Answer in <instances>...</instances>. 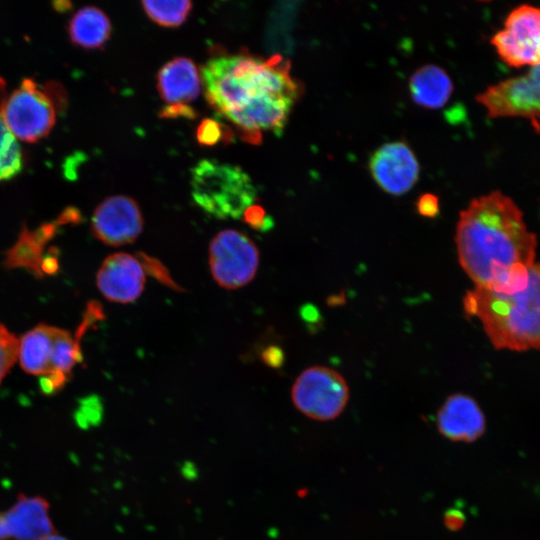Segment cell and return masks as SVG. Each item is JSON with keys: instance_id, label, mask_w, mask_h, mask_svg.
Segmentation results:
<instances>
[{"instance_id": "6da1fadb", "label": "cell", "mask_w": 540, "mask_h": 540, "mask_svg": "<svg viewBox=\"0 0 540 540\" xmlns=\"http://www.w3.org/2000/svg\"><path fill=\"white\" fill-rule=\"evenodd\" d=\"M201 79L210 106L252 143L261 141L262 130H282L303 94L281 55H217L202 67Z\"/></svg>"}, {"instance_id": "7a4b0ae2", "label": "cell", "mask_w": 540, "mask_h": 540, "mask_svg": "<svg viewBox=\"0 0 540 540\" xmlns=\"http://www.w3.org/2000/svg\"><path fill=\"white\" fill-rule=\"evenodd\" d=\"M455 243L459 263L475 287H489L534 264L537 238L516 203L493 191L460 212Z\"/></svg>"}, {"instance_id": "3957f363", "label": "cell", "mask_w": 540, "mask_h": 540, "mask_svg": "<svg viewBox=\"0 0 540 540\" xmlns=\"http://www.w3.org/2000/svg\"><path fill=\"white\" fill-rule=\"evenodd\" d=\"M464 310L480 319L496 349L540 348V263L529 269L525 288L503 294L475 287L464 297Z\"/></svg>"}, {"instance_id": "277c9868", "label": "cell", "mask_w": 540, "mask_h": 540, "mask_svg": "<svg viewBox=\"0 0 540 540\" xmlns=\"http://www.w3.org/2000/svg\"><path fill=\"white\" fill-rule=\"evenodd\" d=\"M89 305L76 337L55 326L39 324L19 340L18 360L22 369L41 377V388L50 393L60 389L80 360V338L94 318Z\"/></svg>"}, {"instance_id": "5b68a950", "label": "cell", "mask_w": 540, "mask_h": 540, "mask_svg": "<svg viewBox=\"0 0 540 540\" xmlns=\"http://www.w3.org/2000/svg\"><path fill=\"white\" fill-rule=\"evenodd\" d=\"M192 196L198 205L219 218H237L253 204L256 189L241 168L202 160L192 170Z\"/></svg>"}, {"instance_id": "8992f818", "label": "cell", "mask_w": 540, "mask_h": 540, "mask_svg": "<svg viewBox=\"0 0 540 540\" xmlns=\"http://www.w3.org/2000/svg\"><path fill=\"white\" fill-rule=\"evenodd\" d=\"M64 93L57 84L40 85L24 79L7 95L4 120L16 139L35 142L45 137L53 128L64 103Z\"/></svg>"}, {"instance_id": "52a82bcc", "label": "cell", "mask_w": 540, "mask_h": 540, "mask_svg": "<svg viewBox=\"0 0 540 540\" xmlns=\"http://www.w3.org/2000/svg\"><path fill=\"white\" fill-rule=\"evenodd\" d=\"M294 406L305 416L328 421L338 417L349 400V387L338 371L325 366L305 369L291 389Z\"/></svg>"}, {"instance_id": "ba28073f", "label": "cell", "mask_w": 540, "mask_h": 540, "mask_svg": "<svg viewBox=\"0 0 540 540\" xmlns=\"http://www.w3.org/2000/svg\"><path fill=\"white\" fill-rule=\"evenodd\" d=\"M208 254L211 275L222 288L238 289L256 275L259 250L248 236L237 230L217 233L209 244Z\"/></svg>"}, {"instance_id": "9c48e42d", "label": "cell", "mask_w": 540, "mask_h": 540, "mask_svg": "<svg viewBox=\"0 0 540 540\" xmlns=\"http://www.w3.org/2000/svg\"><path fill=\"white\" fill-rule=\"evenodd\" d=\"M500 58L509 66L540 63V8L528 4L514 8L503 29L491 39Z\"/></svg>"}, {"instance_id": "30bf717a", "label": "cell", "mask_w": 540, "mask_h": 540, "mask_svg": "<svg viewBox=\"0 0 540 540\" xmlns=\"http://www.w3.org/2000/svg\"><path fill=\"white\" fill-rule=\"evenodd\" d=\"M490 118L523 117L540 133V80L531 73L489 86L477 96Z\"/></svg>"}, {"instance_id": "8fae6325", "label": "cell", "mask_w": 540, "mask_h": 540, "mask_svg": "<svg viewBox=\"0 0 540 540\" xmlns=\"http://www.w3.org/2000/svg\"><path fill=\"white\" fill-rule=\"evenodd\" d=\"M143 225L139 205L125 195L106 198L97 206L91 219L93 235L105 245L114 247L133 243Z\"/></svg>"}, {"instance_id": "7c38bea8", "label": "cell", "mask_w": 540, "mask_h": 540, "mask_svg": "<svg viewBox=\"0 0 540 540\" xmlns=\"http://www.w3.org/2000/svg\"><path fill=\"white\" fill-rule=\"evenodd\" d=\"M55 531L50 503L40 495L18 494L0 511V540H39Z\"/></svg>"}, {"instance_id": "4fadbf2b", "label": "cell", "mask_w": 540, "mask_h": 540, "mask_svg": "<svg viewBox=\"0 0 540 540\" xmlns=\"http://www.w3.org/2000/svg\"><path fill=\"white\" fill-rule=\"evenodd\" d=\"M369 168L374 180L385 192L402 195L416 183L420 167L409 146L403 142H391L374 152Z\"/></svg>"}, {"instance_id": "5bb4252c", "label": "cell", "mask_w": 540, "mask_h": 540, "mask_svg": "<svg viewBox=\"0 0 540 540\" xmlns=\"http://www.w3.org/2000/svg\"><path fill=\"white\" fill-rule=\"evenodd\" d=\"M96 284L109 301L127 304L139 298L145 286V271L133 255L117 252L109 255L96 275Z\"/></svg>"}, {"instance_id": "9a60e30c", "label": "cell", "mask_w": 540, "mask_h": 540, "mask_svg": "<svg viewBox=\"0 0 540 540\" xmlns=\"http://www.w3.org/2000/svg\"><path fill=\"white\" fill-rule=\"evenodd\" d=\"M78 220L79 212L68 208L57 219L42 224L35 230L23 227L15 244L6 252L5 265L9 268H26L37 277H42L47 259L44 257L46 243L53 238L61 225Z\"/></svg>"}, {"instance_id": "2e32d148", "label": "cell", "mask_w": 540, "mask_h": 540, "mask_svg": "<svg viewBox=\"0 0 540 540\" xmlns=\"http://www.w3.org/2000/svg\"><path fill=\"white\" fill-rule=\"evenodd\" d=\"M439 432L452 441L473 442L480 438L486 421L477 402L466 394L449 396L437 413Z\"/></svg>"}, {"instance_id": "e0dca14e", "label": "cell", "mask_w": 540, "mask_h": 540, "mask_svg": "<svg viewBox=\"0 0 540 540\" xmlns=\"http://www.w3.org/2000/svg\"><path fill=\"white\" fill-rule=\"evenodd\" d=\"M202 87L195 63L186 57H176L158 72L157 89L168 105L187 104L195 100Z\"/></svg>"}, {"instance_id": "ac0fdd59", "label": "cell", "mask_w": 540, "mask_h": 540, "mask_svg": "<svg viewBox=\"0 0 540 540\" xmlns=\"http://www.w3.org/2000/svg\"><path fill=\"white\" fill-rule=\"evenodd\" d=\"M413 101L423 107L436 109L446 104L453 83L448 74L437 65L428 64L416 70L409 81Z\"/></svg>"}, {"instance_id": "d6986e66", "label": "cell", "mask_w": 540, "mask_h": 540, "mask_svg": "<svg viewBox=\"0 0 540 540\" xmlns=\"http://www.w3.org/2000/svg\"><path fill=\"white\" fill-rule=\"evenodd\" d=\"M68 33L75 45L85 49H97L103 47L109 39L111 23L99 8L84 7L70 19Z\"/></svg>"}, {"instance_id": "ffe728a7", "label": "cell", "mask_w": 540, "mask_h": 540, "mask_svg": "<svg viewBox=\"0 0 540 540\" xmlns=\"http://www.w3.org/2000/svg\"><path fill=\"white\" fill-rule=\"evenodd\" d=\"M142 6L152 21L166 27L181 25L192 9V3L188 0L142 1Z\"/></svg>"}, {"instance_id": "44dd1931", "label": "cell", "mask_w": 540, "mask_h": 540, "mask_svg": "<svg viewBox=\"0 0 540 540\" xmlns=\"http://www.w3.org/2000/svg\"><path fill=\"white\" fill-rule=\"evenodd\" d=\"M22 153L16 138L0 141V181L12 178L22 169Z\"/></svg>"}, {"instance_id": "7402d4cb", "label": "cell", "mask_w": 540, "mask_h": 540, "mask_svg": "<svg viewBox=\"0 0 540 540\" xmlns=\"http://www.w3.org/2000/svg\"><path fill=\"white\" fill-rule=\"evenodd\" d=\"M19 339L0 325V384L16 360H18Z\"/></svg>"}, {"instance_id": "603a6c76", "label": "cell", "mask_w": 540, "mask_h": 540, "mask_svg": "<svg viewBox=\"0 0 540 540\" xmlns=\"http://www.w3.org/2000/svg\"><path fill=\"white\" fill-rule=\"evenodd\" d=\"M196 137L201 145L212 146L220 140L231 141L232 132L216 120L206 118L199 124Z\"/></svg>"}, {"instance_id": "cb8c5ba5", "label": "cell", "mask_w": 540, "mask_h": 540, "mask_svg": "<svg viewBox=\"0 0 540 540\" xmlns=\"http://www.w3.org/2000/svg\"><path fill=\"white\" fill-rule=\"evenodd\" d=\"M243 221L253 229L266 230L271 227L270 218L264 208L259 205L249 206L242 215Z\"/></svg>"}, {"instance_id": "d4e9b609", "label": "cell", "mask_w": 540, "mask_h": 540, "mask_svg": "<svg viewBox=\"0 0 540 540\" xmlns=\"http://www.w3.org/2000/svg\"><path fill=\"white\" fill-rule=\"evenodd\" d=\"M416 206L418 213L423 217L433 218L439 214L438 198L431 193L421 195Z\"/></svg>"}, {"instance_id": "484cf974", "label": "cell", "mask_w": 540, "mask_h": 540, "mask_svg": "<svg viewBox=\"0 0 540 540\" xmlns=\"http://www.w3.org/2000/svg\"><path fill=\"white\" fill-rule=\"evenodd\" d=\"M162 118L184 117L193 119L196 117V111L188 104H174L163 107L160 111Z\"/></svg>"}, {"instance_id": "4316f807", "label": "cell", "mask_w": 540, "mask_h": 540, "mask_svg": "<svg viewBox=\"0 0 540 540\" xmlns=\"http://www.w3.org/2000/svg\"><path fill=\"white\" fill-rule=\"evenodd\" d=\"M265 361L273 367H279L284 358L282 351L277 347H270L265 351Z\"/></svg>"}, {"instance_id": "83f0119b", "label": "cell", "mask_w": 540, "mask_h": 540, "mask_svg": "<svg viewBox=\"0 0 540 540\" xmlns=\"http://www.w3.org/2000/svg\"><path fill=\"white\" fill-rule=\"evenodd\" d=\"M39 540H69L67 537L59 534L57 531L51 533V534H48L42 538H40Z\"/></svg>"}, {"instance_id": "f1b7e54d", "label": "cell", "mask_w": 540, "mask_h": 540, "mask_svg": "<svg viewBox=\"0 0 540 540\" xmlns=\"http://www.w3.org/2000/svg\"><path fill=\"white\" fill-rule=\"evenodd\" d=\"M529 73H531L534 77L540 80V63L536 66L531 67Z\"/></svg>"}]
</instances>
